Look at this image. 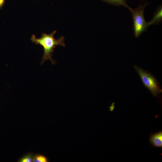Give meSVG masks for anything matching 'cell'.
<instances>
[{"mask_svg":"<svg viewBox=\"0 0 162 162\" xmlns=\"http://www.w3.org/2000/svg\"><path fill=\"white\" fill-rule=\"evenodd\" d=\"M56 32V31L55 30L50 34L43 33L39 38H37L34 34L31 37V39L32 42L40 45L43 48L44 54L41 64L46 60H50L52 64H55L56 62L52 58L54 49L58 45L65 46L64 37L62 36L58 39H56L54 36Z\"/></svg>","mask_w":162,"mask_h":162,"instance_id":"6da1fadb","label":"cell"},{"mask_svg":"<svg viewBox=\"0 0 162 162\" xmlns=\"http://www.w3.org/2000/svg\"><path fill=\"white\" fill-rule=\"evenodd\" d=\"M134 68L139 75L144 85L155 97L162 92V89L155 77L148 72L137 65Z\"/></svg>","mask_w":162,"mask_h":162,"instance_id":"7a4b0ae2","label":"cell"},{"mask_svg":"<svg viewBox=\"0 0 162 162\" xmlns=\"http://www.w3.org/2000/svg\"><path fill=\"white\" fill-rule=\"evenodd\" d=\"M147 4L146 3L143 6L141 5L135 9L128 6L127 7L132 15L134 34L136 38L138 37L145 31L148 26V23L145 20L144 15V8Z\"/></svg>","mask_w":162,"mask_h":162,"instance_id":"3957f363","label":"cell"},{"mask_svg":"<svg viewBox=\"0 0 162 162\" xmlns=\"http://www.w3.org/2000/svg\"><path fill=\"white\" fill-rule=\"evenodd\" d=\"M149 141L152 145L155 147H162V131L152 134L150 136Z\"/></svg>","mask_w":162,"mask_h":162,"instance_id":"277c9868","label":"cell"},{"mask_svg":"<svg viewBox=\"0 0 162 162\" xmlns=\"http://www.w3.org/2000/svg\"><path fill=\"white\" fill-rule=\"evenodd\" d=\"M162 8L160 6L154 13L152 20L148 22L149 26L154 24H158L162 20Z\"/></svg>","mask_w":162,"mask_h":162,"instance_id":"5b68a950","label":"cell"},{"mask_svg":"<svg viewBox=\"0 0 162 162\" xmlns=\"http://www.w3.org/2000/svg\"><path fill=\"white\" fill-rule=\"evenodd\" d=\"M48 159L45 156L40 154L33 155V162H48Z\"/></svg>","mask_w":162,"mask_h":162,"instance_id":"8992f818","label":"cell"},{"mask_svg":"<svg viewBox=\"0 0 162 162\" xmlns=\"http://www.w3.org/2000/svg\"><path fill=\"white\" fill-rule=\"evenodd\" d=\"M108 3L117 6H123L126 8L128 6L126 4L125 0H102Z\"/></svg>","mask_w":162,"mask_h":162,"instance_id":"52a82bcc","label":"cell"},{"mask_svg":"<svg viewBox=\"0 0 162 162\" xmlns=\"http://www.w3.org/2000/svg\"><path fill=\"white\" fill-rule=\"evenodd\" d=\"M33 155L32 153H28L20 158L18 161L20 162H32Z\"/></svg>","mask_w":162,"mask_h":162,"instance_id":"ba28073f","label":"cell"},{"mask_svg":"<svg viewBox=\"0 0 162 162\" xmlns=\"http://www.w3.org/2000/svg\"><path fill=\"white\" fill-rule=\"evenodd\" d=\"M5 0H0V8H1L3 6L5 2Z\"/></svg>","mask_w":162,"mask_h":162,"instance_id":"9c48e42d","label":"cell"}]
</instances>
